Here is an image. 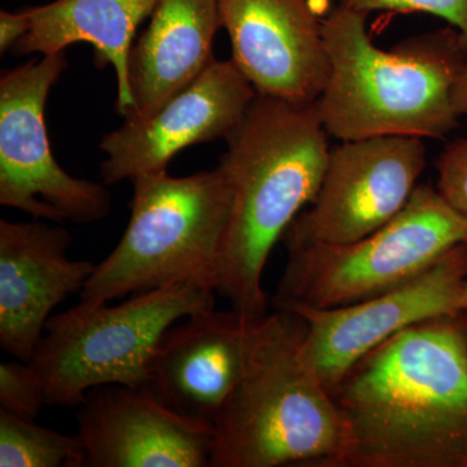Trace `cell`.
Returning a JSON list of instances; mask_svg holds the SVG:
<instances>
[{"mask_svg": "<svg viewBox=\"0 0 467 467\" xmlns=\"http://www.w3.org/2000/svg\"><path fill=\"white\" fill-rule=\"evenodd\" d=\"M462 315L430 319L393 335L330 389L347 432L337 467H465Z\"/></svg>", "mask_w": 467, "mask_h": 467, "instance_id": "1", "label": "cell"}, {"mask_svg": "<svg viewBox=\"0 0 467 467\" xmlns=\"http://www.w3.org/2000/svg\"><path fill=\"white\" fill-rule=\"evenodd\" d=\"M328 133L316 103L256 95L226 138L218 169L230 192V213L217 294L251 318L267 315L263 275L273 248L306 205L327 167Z\"/></svg>", "mask_w": 467, "mask_h": 467, "instance_id": "2", "label": "cell"}, {"mask_svg": "<svg viewBox=\"0 0 467 467\" xmlns=\"http://www.w3.org/2000/svg\"><path fill=\"white\" fill-rule=\"evenodd\" d=\"M368 16L335 5L322 18L328 77L316 106L326 131L342 142L444 140L460 125L454 88L467 63L466 39L448 26L383 50L368 36Z\"/></svg>", "mask_w": 467, "mask_h": 467, "instance_id": "3", "label": "cell"}, {"mask_svg": "<svg viewBox=\"0 0 467 467\" xmlns=\"http://www.w3.org/2000/svg\"><path fill=\"white\" fill-rule=\"evenodd\" d=\"M213 430L209 467H337L346 426L299 315L276 309L257 319L247 368Z\"/></svg>", "mask_w": 467, "mask_h": 467, "instance_id": "4", "label": "cell"}, {"mask_svg": "<svg viewBox=\"0 0 467 467\" xmlns=\"http://www.w3.org/2000/svg\"><path fill=\"white\" fill-rule=\"evenodd\" d=\"M131 183L128 227L115 250L95 266L79 303H109L171 285L217 294L230 213L229 187L220 169L186 177L150 171Z\"/></svg>", "mask_w": 467, "mask_h": 467, "instance_id": "5", "label": "cell"}, {"mask_svg": "<svg viewBox=\"0 0 467 467\" xmlns=\"http://www.w3.org/2000/svg\"><path fill=\"white\" fill-rule=\"evenodd\" d=\"M214 303L213 290L171 285L119 306L78 303L51 316L29 361L41 378L46 405L79 407L86 393L106 384L149 391L150 359L160 337Z\"/></svg>", "mask_w": 467, "mask_h": 467, "instance_id": "6", "label": "cell"}, {"mask_svg": "<svg viewBox=\"0 0 467 467\" xmlns=\"http://www.w3.org/2000/svg\"><path fill=\"white\" fill-rule=\"evenodd\" d=\"M467 239V218L438 190L417 186L392 220L358 241L287 248L273 306L337 308L368 299L422 275Z\"/></svg>", "mask_w": 467, "mask_h": 467, "instance_id": "7", "label": "cell"}, {"mask_svg": "<svg viewBox=\"0 0 467 467\" xmlns=\"http://www.w3.org/2000/svg\"><path fill=\"white\" fill-rule=\"evenodd\" d=\"M67 67L66 54L58 52L0 77V204L36 220L98 223L112 209L107 184L61 168L46 126L48 94Z\"/></svg>", "mask_w": 467, "mask_h": 467, "instance_id": "8", "label": "cell"}, {"mask_svg": "<svg viewBox=\"0 0 467 467\" xmlns=\"http://www.w3.org/2000/svg\"><path fill=\"white\" fill-rule=\"evenodd\" d=\"M420 138L386 135L334 147L317 196L285 230V248L343 244L376 232L408 204L426 168Z\"/></svg>", "mask_w": 467, "mask_h": 467, "instance_id": "9", "label": "cell"}, {"mask_svg": "<svg viewBox=\"0 0 467 467\" xmlns=\"http://www.w3.org/2000/svg\"><path fill=\"white\" fill-rule=\"evenodd\" d=\"M467 281V243L448 251L407 284L337 308H299L306 348L318 376L334 389L356 364L387 339L430 319L462 315Z\"/></svg>", "mask_w": 467, "mask_h": 467, "instance_id": "10", "label": "cell"}, {"mask_svg": "<svg viewBox=\"0 0 467 467\" xmlns=\"http://www.w3.org/2000/svg\"><path fill=\"white\" fill-rule=\"evenodd\" d=\"M257 92L230 60H213L190 84L146 116L125 119L104 135L100 174L107 186L167 171L180 150L232 134Z\"/></svg>", "mask_w": 467, "mask_h": 467, "instance_id": "11", "label": "cell"}, {"mask_svg": "<svg viewBox=\"0 0 467 467\" xmlns=\"http://www.w3.org/2000/svg\"><path fill=\"white\" fill-rule=\"evenodd\" d=\"M232 60L259 95L316 103L328 77L322 18L310 0H218Z\"/></svg>", "mask_w": 467, "mask_h": 467, "instance_id": "12", "label": "cell"}, {"mask_svg": "<svg viewBox=\"0 0 467 467\" xmlns=\"http://www.w3.org/2000/svg\"><path fill=\"white\" fill-rule=\"evenodd\" d=\"M77 435L88 467H207L213 426L190 420L146 389L121 384L86 393Z\"/></svg>", "mask_w": 467, "mask_h": 467, "instance_id": "13", "label": "cell"}, {"mask_svg": "<svg viewBox=\"0 0 467 467\" xmlns=\"http://www.w3.org/2000/svg\"><path fill=\"white\" fill-rule=\"evenodd\" d=\"M257 319L213 308L175 322L150 356L149 391L181 416L213 426L247 368Z\"/></svg>", "mask_w": 467, "mask_h": 467, "instance_id": "14", "label": "cell"}, {"mask_svg": "<svg viewBox=\"0 0 467 467\" xmlns=\"http://www.w3.org/2000/svg\"><path fill=\"white\" fill-rule=\"evenodd\" d=\"M70 244L63 226L0 220V347L12 358L32 359L52 310L94 273L91 261L67 257Z\"/></svg>", "mask_w": 467, "mask_h": 467, "instance_id": "15", "label": "cell"}, {"mask_svg": "<svg viewBox=\"0 0 467 467\" xmlns=\"http://www.w3.org/2000/svg\"><path fill=\"white\" fill-rule=\"evenodd\" d=\"M131 47L129 81L135 103L126 119L150 115L213 60L218 0H159Z\"/></svg>", "mask_w": 467, "mask_h": 467, "instance_id": "16", "label": "cell"}, {"mask_svg": "<svg viewBox=\"0 0 467 467\" xmlns=\"http://www.w3.org/2000/svg\"><path fill=\"white\" fill-rule=\"evenodd\" d=\"M159 0H54L27 8L32 27L14 52L58 54L76 43L94 47L98 67L112 66L117 78L116 110L126 119L135 103L129 81V57L138 27Z\"/></svg>", "mask_w": 467, "mask_h": 467, "instance_id": "17", "label": "cell"}, {"mask_svg": "<svg viewBox=\"0 0 467 467\" xmlns=\"http://www.w3.org/2000/svg\"><path fill=\"white\" fill-rule=\"evenodd\" d=\"M78 435H67L0 410V467H82Z\"/></svg>", "mask_w": 467, "mask_h": 467, "instance_id": "18", "label": "cell"}, {"mask_svg": "<svg viewBox=\"0 0 467 467\" xmlns=\"http://www.w3.org/2000/svg\"><path fill=\"white\" fill-rule=\"evenodd\" d=\"M46 405L41 378L30 362L7 361L0 364V410L36 420Z\"/></svg>", "mask_w": 467, "mask_h": 467, "instance_id": "19", "label": "cell"}, {"mask_svg": "<svg viewBox=\"0 0 467 467\" xmlns=\"http://www.w3.org/2000/svg\"><path fill=\"white\" fill-rule=\"evenodd\" d=\"M337 7L362 14L387 11L399 14H427L456 27L467 42V0H333Z\"/></svg>", "mask_w": 467, "mask_h": 467, "instance_id": "20", "label": "cell"}, {"mask_svg": "<svg viewBox=\"0 0 467 467\" xmlns=\"http://www.w3.org/2000/svg\"><path fill=\"white\" fill-rule=\"evenodd\" d=\"M438 192L451 208L467 218V138L453 140L438 160Z\"/></svg>", "mask_w": 467, "mask_h": 467, "instance_id": "21", "label": "cell"}, {"mask_svg": "<svg viewBox=\"0 0 467 467\" xmlns=\"http://www.w3.org/2000/svg\"><path fill=\"white\" fill-rule=\"evenodd\" d=\"M32 27L27 8L23 11L11 12L2 9L0 12V54L14 50L17 42H20Z\"/></svg>", "mask_w": 467, "mask_h": 467, "instance_id": "22", "label": "cell"}, {"mask_svg": "<svg viewBox=\"0 0 467 467\" xmlns=\"http://www.w3.org/2000/svg\"><path fill=\"white\" fill-rule=\"evenodd\" d=\"M454 106L460 117L467 119V63L463 67L462 72L457 79L456 88H454Z\"/></svg>", "mask_w": 467, "mask_h": 467, "instance_id": "23", "label": "cell"}, {"mask_svg": "<svg viewBox=\"0 0 467 467\" xmlns=\"http://www.w3.org/2000/svg\"><path fill=\"white\" fill-rule=\"evenodd\" d=\"M465 243H467V239ZM461 309H462L463 313L467 312V281L465 287H463L462 296H461Z\"/></svg>", "mask_w": 467, "mask_h": 467, "instance_id": "24", "label": "cell"}, {"mask_svg": "<svg viewBox=\"0 0 467 467\" xmlns=\"http://www.w3.org/2000/svg\"><path fill=\"white\" fill-rule=\"evenodd\" d=\"M465 467H467V461H466V465H465Z\"/></svg>", "mask_w": 467, "mask_h": 467, "instance_id": "25", "label": "cell"}]
</instances>
